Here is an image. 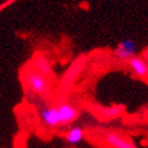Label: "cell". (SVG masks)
Listing matches in <instances>:
<instances>
[{"label": "cell", "instance_id": "9c48e42d", "mask_svg": "<svg viewBox=\"0 0 148 148\" xmlns=\"http://www.w3.org/2000/svg\"><path fill=\"white\" fill-rule=\"evenodd\" d=\"M125 111L123 105H113V106H100L97 108V113L102 119H114V118L121 117Z\"/></svg>", "mask_w": 148, "mask_h": 148}, {"label": "cell", "instance_id": "8992f818", "mask_svg": "<svg viewBox=\"0 0 148 148\" xmlns=\"http://www.w3.org/2000/svg\"><path fill=\"white\" fill-rule=\"evenodd\" d=\"M137 42L132 39H124L118 43V46L114 51V56L119 60H129L130 58L135 57L137 53Z\"/></svg>", "mask_w": 148, "mask_h": 148}, {"label": "cell", "instance_id": "5b68a950", "mask_svg": "<svg viewBox=\"0 0 148 148\" xmlns=\"http://www.w3.org/2000/svg\"><path fill=\"white\" fill-rule=\"evenodd\" d=\"M105 143L110 148H136L135 142L130 137L116 131H108L105 135Z\"/></svg>", "mask_w": 148, "mask_h": 148}, {"label": "cell", "instance_id": "52a82bcc", "mask_svg": "<svg viewBox=\"0 0 148 148\" xmlns=\"http://www.w3.org/2000/svg\"><path fill=\"white\" fill-rule=\"evenodd\" d=\"M129 69L134 75L141 79H147L148 76V62L147 56H135L128 60Z\"/></svg>", "mask_w": 148, "mask_h": 148}, {"label": "cell", "instance_id": "30bf717a", "mask_svg": "<svg viewBox=\"0 0 148 148\" xmlns=\"http://www.w3.org/2000/svg\"><path fill=\"white\" fill-rule=\"evenodd\" d=\"M84 138V130L79 127H73L66 132L65 140L69 145H78Z\"/></svg>", "mask_w": 148, "mask_h": 148}, {"label": "cell", "instance_id": "277c9868", "mask_svg": "<svg viewBox=\"0 0 148 148\" xmlns=\"http://www.w3.org/2000/svg\"><path fill=\"white\" fill-rule=\"evenodd\" d=\"M58 116H59V123L60 125H68L75 122L79 117V111L69 102H62L57 105Z\"/></svg>", "mask_w": 148, "mask_h": 148}, {"label": "cell", "instance_id": "3957f363", "mask_svg": "<svg viewBox=\"0 0 148 148\" xmlns=\"http://www.w3.org/2000/svg\"><path fill=\"white\" fill-rule=\"evenodd\" d=\"M29 64H30L35 70H38L40 73H42L43 76L48 77L52 81L54 79V70H53V66H52V63L41 52H36L33 56L32 62Z\"/></svg>", "mask_w": 148, "mask_h": 148}, {"label": "cell", "instance_id": "ba28073f", "mask_svg": "<svg viewBox=\"0 0 148 148\" xmlns=\"http://www.w3.org/2000/svg\"><path fill=\"white\" fill-rule=\"evenodd\" d=\"M39 117L41 123L47 128H58L60 127V123H59V116H58V110L57 106H45L40 110L39 112Z\"/></svg>", "mask_w": 148, "mask_h": 148}, {"label": "cell", "instance_id": "6da1fadb", "mask_svg": "<svg viewBox=\"0 0 148 148\" xmlns=\"http://www.w3.org/2000/svg\"><path fill=\"white\" fill-rule=\"evenodd\" d=\"M22 79L27 89L38 94V95H46L49 93L52 88V82L48 77L43 76L38 70H35L33 66L29 64L22 71Z\"/></svg>", "mask_w": 148, "mask_h": 148}, {"label": "cell", "instance_id": "7a4b0ae2", "mask_svg": "<svg viewBox=\"0 0 148 148\" xmlns=\"http://www.w3.org/2000/svg\"><path fill=\"white\" fill-rule=\"evenodd\" d=\"M87 65V57L86 56H79L72 62V64L69 66V69L64 72L62 77V81L59 83L62 90L68 92L71 89V87L75 84V82L78 79V77L82 75V72Z\"/></svg>", "mask_w": 148, "mask_h": 148}]
</instances>
